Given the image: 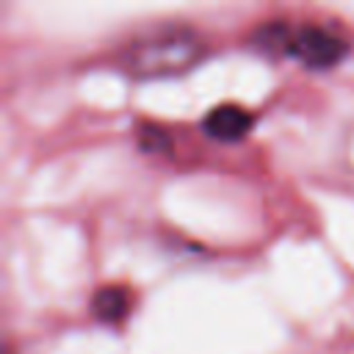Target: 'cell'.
I'll return each mask as SVG.
<instances>
[{
    "mask_svg": "<svg viewBox=\"0 0 354 354\" xmlns=\"http://www.w3.org/2000/svg\"><path fill=\"white\" fill-rule=\"evenodd\" d=\"M205 50L207 44L199 30L188 25H163L130 41L122 50L119 64L124 72L141 80L171 77L188 72L205 55Z\"/></svg>",
    "mask_w": 354,
    "mask_h": 354,
    "instance_id": "1",
    "label": "cell"
},
{
    "mask_svg": "<svg viewBox=\"0 0 354 354\" xmlns=\"http://www.w3.org/2000/svg\"><path fill=\"white\" fill-rule=\"evenodd\" d=\"M254 44L266 53L288 55L307 69H332L348 55V41L335 28L318 22H263L254 30Z\"/></svg>",
    "mask_w": 354,
    "mask_h": 354,
    "instance_id": "2",
    "label": "cell"
},
{
    "mask_svg": "<svg viewBox=\"0 0 354 354\" xmlns=\"http://www.w3.org/2000/svg\"><path fill=\"white\" fill-rule=\"evenodd\" d=\"M252 124H254L252 111L243 108V105H238V102L213 105V108L205 113V119H202L205 136H210V138H216V141H227V144L246 138L249 130H252Z\"/></svg>",
    "mask_w": 354,
    "mask_h": 354,
    "instance_id": "3",
    "label": "cell"
},
{
    "mask_svg": "<svg viewBox=\"0 0 354 354\" xmlns=\"http://www.w3.org/2000/svg\"><path fill=\"white\" fill-rule=\"evenodd\" d=\"M130 290L122 285H102L94 296H91V313L94 318H100L102 324H119L130 315Z\"/></svg>",
    "mask_w": 354,
    "mask_h": 354,
    "instance_id": "4",
    "label": "cell"
}]
</instances>
